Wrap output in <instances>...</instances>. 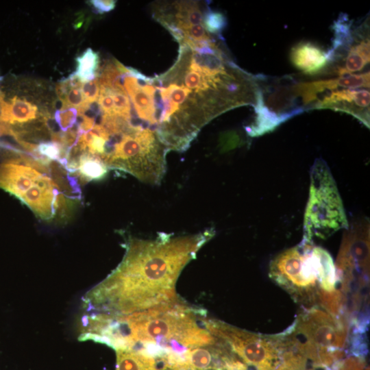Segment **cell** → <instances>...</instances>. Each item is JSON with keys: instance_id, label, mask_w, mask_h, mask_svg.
Here are the masks:
<instances>
[{"instance_id": "6da1fadb", "label": "cell", "mask_w": 370, "mask_h": 370, "mask_svg": "<svg viewBox=\"0 0 370 370\" xmlns=\"http://www.w3.org/2000/svg\"><path fill=\"white\" fill-rule=\"evenodd\" d=\"M213 235L160 234L154 240L133 238L119 266L85 297L87 311L126 315L171 302L177 278L186 264Z\"/></svg>"}, {"instance_id": "7a4b0ae2", "label": "cell", "mask_w": 370, "mask_h": 370, "mask_svg": "<svg viewBox=\"0 0 370 370\" xmlns=\"http://www.w3.org/2000/svg\"><path fill=\"white\" fill-rule=\"evenodd\" d=\"M269 275L296 300L306 303L318 302L320 295L338 291L332 257L305 241L276 257L270 264Z\"/></svg>"}, {"instance_id": "3957f363", "label": "cell", "mask_w": 370, "mask_h": 370, "mask_svg": "<svg viewBox=\"0 0 370 370\" xmlns=\"http://www.w3.org/2000/svg\"><path fill=\"white\" fill-rule=\"evenodd\" d=\"M347 226L341 197L330 169L317 159L311 171L310 196L304 218V241L325 238Z\"/></svg>"}, {"instance_id": "277c9868", "label": "cell", "mask_w": 370, "mask_h": 370, "mask_svg": "<svg viewBox=\"0 0 370 370\" xmlns=\"http://www.w3.org/2000/svg\"><path fill=\"white\" fill-rule=\"evenodd\" d=\"M303 341L304 345L319 351L320 354L343 347L347 336V329L343 319L317 306H312L298 317L290 329Z\"/></svg>"}, {"instance_id": "5b68a950", "label": "cell", "mask_w": 370, "mask_h": 370, "mask_svg": "<svg viewBox=\"0 0 370 370\" xmlns=\"http://www.w3.org/2000/svg\"><path fill=\"white\" fill-rule=\"evenodd\" d=\"M39 163L24 156L3 163L0 166V188L20 199L42 176V173L34 168L42 167Z\"/></svg>"}, {"instance_id": "8992f818", "label": "cell", "mask_w": 370, "mask_h": 370, "mask_svg": "<svg viewBox=\"0 0 370 370\" xmlns=\"http://www.w3.org/2000/svg\"><path fill=\"white\" fill-rule=\"evenodd\" d=\"M370 92L369 90L342 89L332 90L320 98L312 109H331L353 115L366 125L369 123Z\"/></svg>"}, {"instance_id": "52a82bcc", "label": "cell", "mask_w": 370, "mask_h": 370, "mask_svg": "<svg viewBox=\"0 0 370 370\" xmlns=\"http://www.w3.org/2000/svg\"><path fill=\"white\" fill-rule=\"evenodd\" d=\"M62 195H58L56 184L42 174L21 197L20 200L42 219H50L56 213Z\"/></svg>"}, {"instance_id": "ba28073f", "label": "cell", "mask_w": 370, "mask_h": 370, "mask_svg": "<svg viewBox=\"0 0 370 370\" xmlns=\"http://www.w3.org/2000/svg\"><path fill=\"white\" fill-rule=\"evenodd\" d=\"M290 59L294 66L306 75L322 71L330 62L327 51L311 42H301L291 50Z\"/></svg>"}, {"instance_id": "9c48e42d", "label": "cell", "mask_w": 370, "mask_h": 370, "mask_svg": "<svg viewBox=\"0 0 370 370\" xmlns=\"http://www.w3.org/2000/svg\"><path fill=\"white\" fill-rule=\"evenodd\" d=\"M38 108L31 102L14 97L5 101L0 91V121L9 125H22L37 117Z\"/></svg>"}, {"instance_id": "30bf717a", "label": "cell", "mask_w": 370, "mask_h": 370, "mask_svg": "<svg viewBox=\"0 0 370 370\" xmlns=\"http://www.w3.org/2000/svg\"><path fill=\"white\" fill-rule=\"evenodd\" d=\"M358 32L360 41H355L354 39V42L347 53L345 66L338 70L340 75L359 71L369 62L370 42L366 22L359 27Z\"/></svg>"}, {"instance_id": "8fae6325", "label": "cell", "mask_w": 370, "mask_h": 370, "mask_svg": "<svg viewBox=\"0 0 370 370\" xmlns=\"http://www.w3.org/2000/svg\"><path fill=\"white\" fill-rule=\"evenodd\" d=\"M352 25V21L343 13L340 14L338 18L334 21L332 25L334 39L332 47L327 51L330 62L348 53L354 42Z\"/></svg>"}, {"instance_id": "7c38bea8", "label": "cell", "mask_w": 370, "mask_h": 370, "mask_svg": "<svg viewBox=\"0 0 370 370\" xmlns=\"http://www.w3.org/2000/svg\"><path fill=\"white\" fill-rule=\"evenodd\" d=\"M116 370H164L160 360L130 349H117Z\"/></svg>"}, {"instance_id": "4fadbf2b", "label": "cell", "mask_w": 370, "mask_h": 370, "mask_svg": "<svg viewBox=\"0 0 370 370\" xmlns=\"http://www.w3.org/2000/svg\"><path fill=\"white\" fill-rule=\"evenodd\" d=\"M76 171L82 179L89 182L103 178L108 168L98 158L83 153L77 160Z\"/></svg>"}, {"instance_id": "5bb4252c", "label": "cell", "mask_w": 370, "mask_h": 370, "mask_svg": "<svg viewBox=\"0 0 370 370\" xmlns=\"http://www.w3.org/2000/svg\"><path fill=\"white\" fill-rule=\"evenodd\" d=\"M75 60L77 69L73 74L82 83L97 77L99 64V57L97 52L88 48Z\"/></svg>"}, {"instance_id": "9a60e30c", "label": "cell", "mask_w": 370, "mask_h": 370, "mask_svg": "<svg viewBox=\"0 0 370 370\" xmlns=\"http://www.w3.org/2000/svg\"><path fill=\"white\" fill-rule=\"evenodd\" d=\"M114 102V114L129 121L131 117L132 108L127 93L119 90H112Z\"/></svg>"}, {"instance_id": "2e32d148", "label": "cell", "mask_w": 370, "mask_h": 370, "mask_svg": "<svg viewBox=\"0 0 370 370\" xmlns=\"http://www.w3.org/2000/svg\"><path fill=\"white\" fill-rule=\"evenodd\" d=\"M203 22L206 31L217 35H220L227 25V20L223 14L211 10L206 12Z\"/></svg>"}, {"instance_id": "e0dca14e", "label": "cell", "mask_w": 370, "mask_h": 370, "mask_svg": "<svg viewBox=\"0 0 370 370\" xmlns=\"http://www.w3.org/2000/svg\"><path fill=\"white\" fill-rule=\"evenodd\" d=\"M77 114L74 108H61L56 111L54 119L62 132H66L76 124Z\"/></svg>"}, {"instance_id": "ac0fdd59", "label": "cell", "mask_w": 370, "mask_h": 370, "mask_svg": "<svg viewBox=\"0 0 370 370\" xmlns=\"http://www.w3.org/2000/svg\"><path fill=\"white\" fill-rule=\"evenodd\" d=\"M81 92L88 103L97 102L100 93V84L97 77L94 79L84 82L80 87Z\"/></svg>"}, {"instance_id": "d6986e66", "label": "cell", "mask_w": 370, "mask_h": 370, "mask_svg": "<svg viewBox=\"0 0 370 370\" xmlns=\"http://www.w3.org/2000/svg\"><path fill=\"white\" fill-rule=\"evenodd\" d=\"M91 5L98 13L103 14L113 10L116 5V1L112 0H92Z\"/></svg>"}, {"instance_id": "ffe728a7", "label": "cell", "mask_w": 370, "mask_h": 370, "mask_svg": "<svg viewBox=\"0 0 370 370\" xmlns=\"http://www.w3.org/2000/svg\"><path fill=\"white\" fill-rule=\"evenodd\" d=\"M0 79H1V77H0Z\"/></svg>"}, {"instance_id": "44dd1931", "label": "cell", "mask_w": 370, "mask_h": 370, "mask_svg": "<svg viewBox=\"0 0 370 370\" xmlns=\"http://www.w3.org/2000/svg\"><path fill=\"white\" fill-rule=\"evenodd\" d=\"M0 122H1V121H0Z\"/></svg>"}]
</instances>
